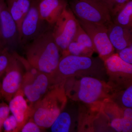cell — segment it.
I'll return each mask as SVG.
<instances>
[{"label":"cell","mask_w":132,"mask_h":132,"mask_svg":"<svg viewBox=\"0 0 132 132\" xmlns=\"http://www.w3.org/2000/svg\"><path fill=\"white\" fill-rule=\"evenodd\" d=\"M52 28L23 47L26 60L31 67L40 72L53 75L61 58V53L53 36Z\"/></svg>","instance_id":"cell-1"},{"label":"cell","mask_w":132,"mask_h":132,"mask_svg":"<svg viewBox=\"0 0 132 132\" xmlns=\"http://www.w3.org/2000/svg\"><path fill=\"white\" fill-rule=\"evenodd\" d=\"M26 69L20 89L27 100L33 106L50 91L53 75L44 73L31 67L26 59L17 55Z\"/></svg>","instance_id":"cell-2"},{"label":"cell","mask_w":132,"mask_h":132,"mask_svg":"<svg viewBox=\"0 0 132 132\" xmlns=\"http://www.w3.org/2000/svg\"><path fill=\"white\" fill-rule=\"evenodd\" d=\"M65 101L62 90H50L33 106L31 118L42 129L49 128L63 110Z\"/></svg>","instance_id":"cell-3"},{"label":"cell","mask_w":132,"mask_h":132,"mask_svg":"<svg viewBox=\"0 0 132 132\" xmlns=\"http://www.w3.org/2000/svg\"><path fill=\"white\" fill-rule=\"evenodd\" d=\"M105 69L104 61L100 57L68 54L61 57L53 75L70 76L78 74H92L105 72Z\"/></svg>","instance_id":"cell-4"},{"label":"cell","mask_w":132,"mask_h":132,"mask_svg":"<svg viewBox=\"0 0 132 132\" xmlns=\"http://www.w3.org/2000/svg\"><path fill=\"white\" fill-rule=\"evenodd\" d=\"M76 18L107 27L112 22L108 10L99 0H67Z\"/></svg>","instance_id":"cell-5"},{"label":"cell","mask_w":132,"mask_h":132,"mask_svg":"<svg viewBox=\"0 0 132 132\" xmlns=\"http://www.w3.org/2000/svg\"><path fill=\"white\" fill-rule=\"evenodd\" d=\"M78 24L77 19L68 5L52 28L53 36L62 55L73 39Z\"/></svg>","instance_id":"cell-6"},{"label":"cell","mask_w":132,"mask_h":132,"mask_svg":"<svg viewBox=\"0 0 132 132\" xmlns=\"http://www.w3.org/2000/svg\"><path fill=\"white\" fill-rule=\"evenodd\" d=\"M40 0H32L31 7L21 27V45L22 47L45 31L52 28L41 18L39 11Z\"/></svg>","instance_id":"cell-7"},{"label":"cell","mask_w":132,"mask_h":132,"mask_svg":"<svg viewBox=\"0 0 132 132\" xmlns=\"http://www.w3.org/2000/svg\"><path fill=\"white\" fill-rule=\"evenodd\" d=\"M76 19L90 37L100 57L104 61L113 54L114 49L109 39L106 26Z\"/></svg>","instance_id":"cell-8"},{"label":"cell","mask_w":132,"mask_h":132,"mask_svg":"<svg viewBox=\"0 0 132 132\" xmlns=\"http://www.w3.org/2000/svg\"><path fill=\"white\" fill-rule=\"evenodd\" d=\"M21 46L17 26L5 3L0 15V50H10Z\"/></svg>","instance_id":"cell-9"},{"label":"cell","mask_w":132,"mask_h":132,"mask_svg":"<svg viewBox=\"0 0 132 132\" xmlns=\"http://www.w3.org/2000/svg\"><path fill=\"white\" fill-rule=\"evenodd\" d=\"M14 53L15 59L5 72L1 87V94L9 102L20 89L24 73L23 65Z\"/></svg>","instance_id":"cell-10"},{"label":"cell","mask_w":132,"mask_h":132,"mask_svg":"<svg viewBox=\"0 0 132 132\" xmlns=\"http://www.w3.org/2000/svg\"><path fill=\"white\" fill-rule=\"evenodd\" d=\"M104 87L98 79L84 76L79 81L77 97L80 101L87 104H92L99 100L103 94Z\"/></svg>","instance_id":"cell-11"},{"label":"cell","mask_w":132,"mask_h":132,"mask_svg":"<svg viewBox=\"0 0 132 132\" xmlns=\"http://www.w3.org/2000/svg\"><path fill=\"white\" fill-rule=\"evenodd\" d=\"M9 106L12 115L14 116L17 121L18 126L16 132L19 131L31 118L32 107L28 104L20 89L10 101Z\"/></svg>","instance_id":"cell-12"},{"label":"cell","mask_w":132,"mask_h":132,"mask_svg":"<svg viewBox=\"0 0 132 132\" xmlns=\"http://www.w3.org/2000/svg\"><path fill=\"white\" fill-rule=\"evenodd\" d=\"M68 5L67 0H40L39 13L41 19L52 27Z\"/></svg>","instance_id":"cell-13"},{"label":"cell","mask_w":132,"mask_h":132,"mask_svg":"<svg viewBox=\"0 0 132 132\" xmlns=\"http://www.w3.org/2000/svg\"><path fill=\"white\" fill-rule=\"evenodd\" d=\"M109 39L114 49L118 51L132 45V29L112 22L107 27Z\"/></svg>","instance_id":"cell-14"},{"label":"cell","mask_w":132,"mask_h":132,"mask_svg":"<svg viewBox=\"0 0 132 132\" xmlns=\"http://www.w3.org/2000/svg\"><path fill=\"white\" fill-rule=\"evenodd\" d=\"M9 12L16 24L20 35L23 20L31 7L32 0H5Z\"/></svg>","instance_id":"cell-15"},{"label":"cell","mask_w":132,"mask_h":132,"mask_svg":"<svg viewBox=\"0 0 132 132\" xmlns=\"http://www.w3.org/2000/svg\"><path fill=\"white\" fill-rule=\"evenodd\" d=\"M105 68L112 73L132 75V64L120 59L117 54H113L104 61Z\"/></svg>","instance_id":"cell-16"},{"label":"cell","mask_w":132,"mask_h":132,"mask_svg":"<svg viewBox=\"0 0 132 132\" xmlns=\"http://www.w3.org/2000/svg\"><path fill=\"white\" fill-rule=\"evenodd\" d=\"M73 122L72 114L68 111L62 110L50 127V130L52 132H69Z\"/></svg>","instance_id":"cell-17"},{"label":"cell","mask_w":132,"mask_h":132,"mask_svg":"<svg viewBox=\"0 0 132 132\" xmlns=\"http://www.w3.org/2000/svg\"><path fill=\"white\" fill-rule=\"evenodd\" d=\"M114 24L132 29V0H130L112 18Z\"/></svg>","instance_id":"cell-18"},{"label":"cell","mask_w":132,"mask_h":132,"mask_svg":"<svg viewBox=\"0 0 132 132\" xmlns=\"http://www.w3.org/2000/svg\"><path fill=\"white\" fill-rule=\"evenodd\" d=\"M111 127L118 132H129L132 129V108H126L122 118L113 119L111 123Z\"/></svg>","instance_id":"cell-19"},{"label":"cell","mask_w":132,"mask_h":132,"mask_svg":"<svg viewBox=\"0 0 132 132\" xmlns=\"http://www.w3.org/2000/svg\"><path fill=\"white\" fill-rule=\"evenodd\" d=\"M108 10L111 18L130 0H99Z\"/></svg>","instance_id":"cell-20"},{"label":"cell","mask_w":132,"mask_h":132,"mask_svg":"<svg viewBox=\"0 0 132 132\" xmlns=\"http://www.w3.org/2000/svg\"><path fill=\"white\" fill-rule=\"evenodd\" d=\"M0 76L5 73L15 59L14 52L6 49L0 50Z\"/></svg>","instance_id":"cell-21"},{"label":"cell","mask_w":132,"mask_h":132,"mask_svg":"<svg viewBox=\"0 0 132 132\" xmlns=\"http://www.w3.org/2000/svg\"><path fill=\"white\" fill-rule=\"evenodd\" d=\"M2 126L5 131L16 132L18 124L14 116L12 115L5 119L2 123Z\"/></svg>","instance_id":"cell-22"},{"label":"cell","mask_w":132,"mask_h":132,"mask_svg":"<svg viewBox=\"0 0 132 132\" xmlns=\"http://www.w3.org/2000/svg\"><path fill=\"white\" fill-rule=\"evenodd\" d=\"M122 104L126 108H132V86L131 85L124 91L121 97Z\"/></svg>","instance_id":"cell-23"},{"label":"cell","mask_w":132,"mask_h":132,"mask_svg":"<svg viewBox=\"0 0 132 132\" xmlns=\"http://www.w3.org/2000/svg\"><path fill=\"white\" fill-rule=\"evenodd\" d=\"M117 54L124 61L132 64V45L118 51Z\"/></svg>","instance_id":"cell-24"},{"label":"cell","mask_w":132,"mask_h":132,"mask_svg":"<svg viewBox=\"0 0 132 132\" xmlns=\"http://www.w3.org/2000/svg\"><path fill=\"white\" fill-rule=\"evenodd\" d=\"M42 128L30 118L20 131L22 132H40L42 131Z\"/></svg>","instance_id":"cell-25"},{"label":"cell","mask_w":132,"mask_h":132,"mask_svg":"<svg viewBox=\"0 0 132 132\" xmlns=\"http://www.w3.org/2000/svg\"><path fill=\"white\" fill-rule=\"evenodd\" d=\"M10 111L9 105L4 104H0V121L2 124L9 116Z\"/></svg>","instance_id":"cell-26"},{"label":"cell","mask_w":132,"mask_h":132,"mask_svg":"<svg viewBox=\"0 0 132 132\" xmlns=\"http://www.w3.org/2000/svg\"><path fill=\"white\" fill-rule=\"evenodd\" d=\"M6 3L5 0H0V15L3 6Z\"/></svg>","instance_id":"cell-27"},{"label":"cell","mask_w":132,"mask_h":132,"mask_svg":"<svg viewBox=\"0 0 132 132\" xmlns=\"http://www.w3.org/2000/svg\"><path fill=\"white\" fill-rule=\"evenodd\" d=\"M2 127V124L1 121H0V131H1V129Z\"/></svg>","instance_id":"cell-28"}]
</instances>
